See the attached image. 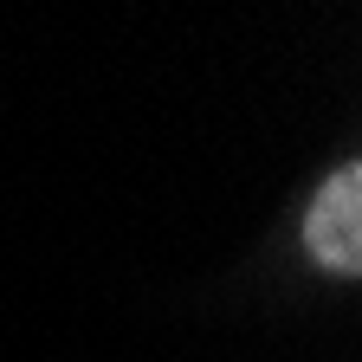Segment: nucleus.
I'll use <instances>...</instances> for the list:
<instances>
[{
	"instance_id": "obj_1",
	"label": "nucleus",
	"mask_w": 362,
	"mask_h": 362,
	"mask_svg": "<svg viewBox=\"0 0 362 362\" xmlns=\"http://www.w3.org/2000/svg\"><path fill=\"white\" fill-rule=\"evenodd\" d=\"M304 246L324 272H343V279L362 272V168L356 162L324 175V188L304 214Z\"/></svg>"
}]
</instances>
